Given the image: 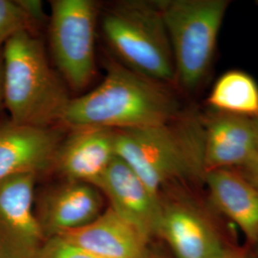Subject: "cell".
Listing matches in <instances>:
<instances>
[{"mask_svg": "<svg viewBox=\"0 0 258 258\" xmlns=\"http://www.w3.org/2000/svg\"><path fill=\"white\" fill-rule=\"evenodd\" d=\"M182 112L167 84L110 61L100 85L71 99L61 122L72 129L143 128L168 122Z\"/></svg>", "mask_w": 258, "mask_h": 258, "instance_id": "6da1fadb", "label": "cell"}, {"mask_svg": "<svg viewBox=\"0 0 258 258\" xmlns=\"http://www.w3.org/2000/svg\"><path fill=\"white\" fill-rule=\"evenodd\" d=\"M115 131L117 156L157 198L172 181L203 182L204 124L199 112L183 111L163 124Z\"/></svg>", "mask_w": 258, "mask_h": 258, "instance_id": "7a4b0ae2", "label": "cell"}, {"mask_svg": "<svg viewBox=\"0 0 258 258\" xmlns=\"http://www.w3.org/2000/svg\"><path fill=\"white\" fill-rule=\"evenodd\" d=\"M2 52L4 105L10 120L39 128L61 122L72 98L49 64L42 42L22 31L10 38Z\"/></svg>", "mask_w": 258, "mask_h": 258, "instance_id": "3957f363", "label": "cell"}, {"mask_svg": "<svg viewBox=\"0 0 258 258\" xmlns=\"http://www.w3.org/2000/svg\"><path fill=\"white\" fill-rule=\"evenodd\" d=\"M103 37L120 63L160 83L175 82V65L158 1L124 0L102 19Z\"/></svg>", "mask_w": 258, "mask_h": 258, "instance_id": "277c9868", "label": "cell"}, {"mask_svg": "<svg viewBox=\"0 0 258 258\" xmlns=\"http://www.w3.org/2000/svg\"><path fill=\"white\" fill-rule=\"evenodd\" d=\"M229 0L158 1L175 65V82L197 89L209 74Z\"/></svg>", "mask_w": 258, "mask_h": 258, "instance_id": "5b68a950", "label": "cell"}, {"mask_svg": "<svg viewBox=\"0 0 258 258\" xmlns=\"http://www.w3.org/2000/svg\"><path fill=\"white\" fill-rule=\"evenodd\" d=\"M97 14L92 0L51 1V52L59 74L75 90L87 86L95 75Z\"/></svg>", "mask_w": 258, "mask_h": 258, "instance_id": "8992f818", "label": "cell"}, {"mask_svg": "<svg viewBox=\"0 0 258 258\" xmlns=\"http://www.w3.org/2000/svg\"><path fill=\"white\" fill-rule=\"evenodd\" d=\"M34 172L0 181V258H32L44 243L34 211Z\"/></svg>", "mask_w": 258, "mask_h": 258, "instance_id": "52a82bcc", "label": "cell"}, {"mask_svg": "<svg viewBox=\"0 0 258 258\" xmlns=\"http://www.w3.org/2000/svg\"><path fill=\"white\" fill-rule=\"evenodd\" d=\"M157 234L176 258H223L229 250L206 210L192 199H161Z\"/></svg>", "mask_w": 258, "mask_h": 258, "instance_id": "ba28073f", "label": "cell"}, {"mask_svg": "<svg viewBox=\"0 0 258 258\" xmlns=\"http://www.w3.org/2000/svg\"><path fill=\"white\" fill-rule=\"evenodd\" d=\"M121 218L135 226L148 238L157 234L161 198L151 194L131 167L116 156L95 185Z\"/></svg>", "mask_w": 258, "mask_h": 258, "instance_id": "9c48e42d", "label": "cell"}, {"mask_svg": "<svg viewBox=\"0 0 258 258\" xmlns=\"http://www.w3.org/2000/svg\"><path fill=\"white\" fill-rule=\"evenodd\" d=\"M202 119L205 173L238 168L257 153L252 118L210 109Z\"/></svg>", "mask_w": 258, "mask_h": 258, "instance_id": "30bf717a", "label": "cell"}, {"mask_svg": "<svg viewBox=\"0 0 258 258\" xmlns=\"http://www.w3.org/2000/svg\"><path fill=\"white\" fill-rule=\"evenodd\" d=\"M115 137L113 129L74 128L58 146L53 165L66 181L96 185L117 156Z\"/></svg>", "mask_w": 258, "mask_h": 258, "instance_id": "8fae6325", "label": "cell"}, {"mask_svg": "<svg viewBox=\"0 0 258 258\" xmlns=\"http://www.w3.org/2000/svg\"><path fill=\"white\" fill-rule=\"evenodd\" d=\"M56 236L100 258H146L149 239L111 208L81 228Z\"/></svg>", "mask_w": 258, "mask_h": 258, "instance_id": "7c38bea8", "label": "cell"}, {"mask_svg": "<svg viewBox=\"0 0 258 258\" xmlns=\"http://www.w3.org/2000/svg\"><path fill=\"white\" fill-rule=\"evenodd\" d=\"M62 141L58 130L19 125L11 120L0 124V181L22 172L53 165Z\"/></svg>", "mask_w": 258, "mask_h": 258, "instance_id": "4fadbf2b", "label": "cell"}, {"mask_svg": "<svg viewBox=\"0 0 258 258\" xmlns=\"http://www.w3.org/2000/svg\"><path fill=\"white\" fill-rule=\"evenodd\" d=\"M102 192L95 185L66 181L39 201L37 219L48 238L85 226L102 214Z\"/></svg>", "mask_w": 258, "mask_h": 258, "instance_id": "5bb4252c", "label": "cell"}, {"mask_svg": "<svg viewBox=\"0 0 258 258\" xmlns=\"http://www.w3.org/2000/svg\"><path fill=\"white\" fill-rule=\"evenodd\" d=\"M214 209L234 223L250 244L258 243V189L236 169H216L204 174Z\"/></svg>", "mask_w": 258, "mask_h": 258, "instance_id": "9a60e30c", "label": "cell"}, {"mask_svg": "<svg viewBox=\"0 0 258 258\" xmlns=\"http://www.w3.org/2000/svg\"><path fill=\"white\" fill-rule=\"evenodd\" d=\"M207 104L212 110L255 117L258 115L257 83L244 71H227L213 84Z\"/></svg>", "mask_w": 258, "mask_h": 258, "instance_id": "2e32d148", "label": "cell"}, {"mask_svg": "<svg viewBox=\"0 0 258 258\" xmlns=\"http://www.w3.org/2000/svg\"><path fill=\"white\" fill-rule=\"evenodd\" d=\"M34 25L19 1L0 0V49L19 32L30 31Z\"/></svg>", "mask_w": 258, "mask_h": 258, "instance_id": "e0dca14e", "label": "cell"}, {"mask_svg": "<svg viewBox=\"0 0 258 258\" xmlns=\"http://www.w3.org/2000/svg\"><path fill=\"white\" fill-rule=\"evenodd\" d=\"M32 258H100L68 243L59 236L50 237Z\"/></svg>", "mask_w": 258, "mask_h": 258, "instance_id": "ac0fdd59", "label": "cell"}, {"mask_svg": "<svg viewBox=\"0 0 258 258\" xmlns=\"http://www.w3.org/2000/svg\"><path fill=\"white\" fill-rule=\"evenodd\" d=\"M19 5L27 13L29 18L34 23L41 21L44 19L43 6L40 1L37 0H18Z\"/></svg>", "mask_w": 258, "mask_h": 258, "instance_id": "d6986e66", "label": "cell"}, {"mask_svg": "<svg viewBox=\"0 0 258 258\" xmlns=\"http://www.w3.org/2000/svg\"><path fill=\"white\" fill-rule=\"evenodd\" d=\"M235 169L258 189V152L245 165Z\"/></svg>", "mask_w": 258, "mask_h": 258, "instance_id": "ffe728a7", "label": "cell"}, {"mask_svg": "<svg viewBox=\"0 0 258 258\" xmlns=\"http://www.w3.org/2000/svg\"><path fill=\"white\" fill-rule=\"evenodd\" d=\"M4 105V63L3 52L0 49V109Z\"/></svg>", "mask_w": 258, "mask_h": 258, "instance_id": "44dd1931", "label": "cell"}, {"mask_svg": "<svg viewBox=\"0 0 258 258\" xmlns=\"http://www.w3.org/2000/svg\"><path fill=\"white\" fill-rule=\"evenodd\" d=\"M223 258H249L246 253H244L241 250L236 249H230L227 251L225 256Z\"/></svg>", "mask_w": 258, "mask_h": 258, "instance_id": "7402d4cb", "label": "cell"}, {"mask_svg": "<svg viewBox=\"0 0 258 258\" xmlns=\"http://www.w3.org/2000/svg\"><path fill=\"white\" fill-rule=\"evenodd\" d=\"M253 121V127H254V133H255V142H256V149L258 152V115L255 117H252Z\"/></svg>", "mask_w": 258, "mask_h": 258, "instance_id": "603a6c76", "label": "cell"}, {"mask_svg": "<svg viewBox=\"0 0 258 258\" xmlns=\"http://www.w3.org/2000/svg\"><path fill=\"white\" fill-rule=\"evenodd\" d=\"M146 258H160L156 256V255H153V254H151V253H148V256Z\"/></svg>", "mask_w": 258, "mask_h": 258, "instance_id": "cb8c5ba5", "label": "cell"}, {"mask_svg": "<svg viewBox=\"0 0 258 258\" xmlns=\"http://www.w3.org/2000/svg\"><path fill=\"white\" fill-rule=\"evenodd\" d=\"M256 4H257V6H258V1H256Z\"/></svg>", "mask_w": 258, "mask_h": 258, "instance_id": "d4e9b609", "label": "cell"}]
</instances>
